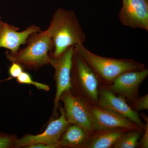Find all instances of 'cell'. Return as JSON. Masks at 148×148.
Segmentation results:
<instances>
[{
	"label": "cell",
	"instance_id": "5b68a950",
	"mask_svg": "<svg viewBox=\"0 0 148 148\" xmlns=\"http://www.w3.org/2000/svg\"><path fill=\"white\" fill-rule=\"evenodd\" d=\"M70 124L68 121L64 110L61 111V116L48 125L44 132L39 135H28L15 141L17 147H27L37 145L44 144L50 146L51 148L59 147V143L61 136Z\"/></svg>",
	"mask_w": 148,
	"mask_h": 148
},
{
	"label": "cell",
	"instance_id": "9c48e42d",
	"mask_svg": "<svg viewBox=\"0 0 148 148\" xmlns=\"http://www.w3.org/2000/svg\"><path fill=\"white\" fill-rule=\"evenodd\" d=\"M119 14L123 26L148 31V0H122Z\"/></svg>",
	"mask_w": 148,
	"mask_h": 148
},
{
	"label": "cell",
	"instance_id": "277c9868",
	"mask_svg": "<svg viewBox=\"0 0 148 148\" xmlns=\"http://www.w3.org/2000/svg\"><path fill=\"white\" fill-rule=\"evenodd\" d=\"M99 79L84 61L75 50L73 55L71 80L76 83L80 92L90 102L98 103L99 97Z\"/></svg>",
	"mask_w": 148,
	"mask_h": 148
},
{
	"label": "cell",
	"instance_id": "5bb4252c",
	"mask_svg": "<svg viewBox=\"0 0 148 148\" xmlns=\"http://www.w3.org/2000/svg\"><path fill=\"white\" fill-rule=\"evenodd\" d=\"M67 127L61 136L59 146L78 147L84 146L88 135L82 127L73 124Z\"/></svg>",
	"mask_w": 148,
	"mask_h": 148
},
{
	"label": "cell",
	"instance_id": "ba28073f",
	"mask_svg": "<svg viewBox=\"0 0 148 148\" xmlns=\"http://www.w3.org/2000/svg\"><path fill=\"white\" fill-rule=\"evenodd\" d=\"M90 110L94 131L116 129L132 130L141 128L127 118L113 111L98 106L90 107Z\"/></svg>",
	"mask_w": 148,
	"mask_h": 148
},
{
	"label": "cell",
	"instance_id": "7a4b0ae2",
	"mask_svg": "<svg viewBox=\"0 0 148 148\" xmlns=\"http://www.w3.org/2000/svg\"><path fill=\"white\" fill-rule=\"evenodd\" d=\"M26 44V47L15 53L7 51L5 54L8 60L29 69H37L49 64L53 44L47 30L32 34Z\"/></svg>",
	"mask_w": 148,
	"mask_h": 148
},
{
	"label": "cell",
	"instance_id": "e0dca14e",
	"mask_svg": "<svg viewBox=\"0 0 148 148\" xmlns=\"http://www.w3.org/2000/svg\"><path fill=\"white\" fill-rule=\"evenodd\" d=\"M132 108L136 111L147 110L148 109V94L135 100L133 103Z\"/></svg>",
	"mask_w": 148,
	"mask_h": 148
},
{
	"label": "cell",
	"instance_id": "ffe728a7",
	"mask_svg": "<svg viewBox=\"0 0 148 148\" xmlns=\"http://www.w3.org/2000/svg\"><path fill=\"white\" fill-rule=\"evenodd\" d=\"M144 131L142 134L140 142H138V146L140 145V147L143 148H148V123L144 126Z\"/></svg>",
	"mask_w": 148,
	"mask_h": 148
},
{
	"label": "cell",
	"instance_id": "30bf717a",
	"mask_svg": "<svg viewBox=\"0 0 148 148\" xmlns=\"http://www.w3.org/2000/svg\"><path fill=\"white\" fill-rule=\"evenodd\" d=\"M148 75V69L145 68L125 72L112 81L109 89L124 98L135 99L140 84Z\"/></svg>",
	"mask_w": 148,
	"mask_h": 148
},
{
	"label": "cell",
	"instance_id": "ac0fdd59",
	"mask_svg": "<svg viewBox=\"0 0 148 148\" xmlns=\"http://www.w3.org/2000/svg\"><path fill=\"white\" fill-rule=\"evenodd\" d=\"M23 69L20 64L13 62L9 69V74L11 77L17 78L23 72Z\"/></svg>",
	"mask_w": 148,
	"mask_h": 148
},
{
	"label": "cell",
	"instance_id": "3957f363",
	"mask_svg": "<svg viewBox=\"0 0 148 148\" xmlns=\"http://www.w3.org/2000/svg\"><path fill=\"white\" fill-rule=\"evenodd\" d=\"M74 48L98 78L106 82H112L116 77L125 72L145 68L144 64L132 59H116L97 55L87 49L84 44L77 45Z\"/></svg>",
	"mask_w": 148,
	"mask_h": 148
},
{
	"label": "cell",
	"instance_id": "9a60e30c",
	"mask_svg": "<svg viewBox=\"0 0 148 148\" xmlns=\"http://www.w3.org/2000/svg\"><path fill=\"white\" fill-rule=\"evenodd\" d=\"M139 129L125 132L113 146L114 148H135L138 147L139 140L142 134Z\"/></svg>",
	"mask_w": 148,
	"mask_h": 148
},
{
	"label": "cell",
	"instance_id": "2e32d148",
	"mask_svg": "<svg viewBox=\"0 0 148 148\" xmlns=\"http://www.w3.org/2000/svg\"><path fill=\"white\" fill-rule=\"evenodd\" d=\"M16 80L18 83L21 84L33 85L40 90H44L45 91H48L49 90V87L47 85L33 81L30 74L27 72H22L16 78Z\"/></svg>",
	"mask_w": 148,
	"mask_h": 148
},
{
	"label": "cell",
	"instance_id": "52a82bcc",
	"mask_svg": "<svg viewBox=\"0 0 148 148\" xmlns=\"http://www.w3.org/2000/svg\"><path fill=\"white\" fill-rule=\"evenodd\" d=\"M61 98L64 103L66 119L70 124L79 125L88 135L94 132L90 107L80 98L71 94L70 90L64 92Z\"/></svg>",
	"mask_w": 148,
	"mask_h": 148
},
{
	"label": "cell",
	"instance_id": "8fae6325",
	"mask_svg": "<svg viewBox=\"0 0 148 148\" xmlns=\"http://www.w3.org/2000/svg\"><path fill=\"white\" fill-rule=\"evenodd\" d=\"M97 106L113 111L127 118L138 127H144L142 120L137 112L128 105L123 97L117 96L109 88H102L99 90Z\"/></svg>",
	"mask_w": 148,
	"mask_h": 148
},
{
	"label": "cell",
	"instance_id": "4fadbf2b",
	"mask_svg": "<svg viewBox=\"0 0 148 148\" xmlns=\"http://www.w3.org/2000/svg\"><path fill=\"white\" fill-rule=\"evenodd\" d=\"M125 129H116L98 132L90 140H87L84 147L88 148H109L113 147L125 133Z\"/></svg>",
	"mask_w": 148,
	"mask_h": 148
},
{
	"label": "cell",
	"instance_id": "6da1fadb",
	"mask_svg": "<svg viewBox=\"0 0 148 148\" xmlns=\"http://www.w3.org/2000/svg\"><path fill=\"white\" fill-rule=\"evenodd\" d=\"M47 30L53 44L49 56L53 58H58L68 48L84 44L86 39L77 17L72 10L58 8Z\"/></svg>",
	"mask_w": 148,
	"mask_h": 148
},
{
	"label": "cell",
	"instance_id": "8992f818",
	"mask_svg": "<svg viewBox=\"0 0 148 148\" xmlns=\"http://www.w3.org/2000/svg\"><path fill=\"white\" fill-rule=\"evenodd\" d=\"M74 51V46H72L68 48L58 58H53L49 56V64L55 70L54 78L56 86L54 111L57 108L62 94L72 88L71 70Z\"/></svg>",
	"mask_w": 148,
	"mask_h": 148
},
{
	"label": "cell",
	"instance_id": "7c38bea8",
	"mask_svg": "<svg viewBox=\"0 0 148 148\" xmlns=\"http://www.w3.org/2000/svg\"><path fill=\"white\" fill-rule=\"evenodd\" d=\"M17 27L0 21V48H4L11 53L19 50L20 46L26 44L28 37L32 34L41 31V28L35 25L19 32Z\"/></svg>",
	"mask_w": 148,
	"mask_h": 148
},
{
	"label": "cell",
	"instance_id": "d6986e66",
	"mask_svg": "<svg viewBox=\"0 0 148 148\" xmlns=\"http://www.w3.org/2000/svg\"><path fill=\"white\" fill-rule=\"evenodd\" d=\"M14 141L11 136L0 134V148H7L13 146Z\"/></svg>",
	"mask_w": 148,
	"mask_h": 148
}]
</instances>
